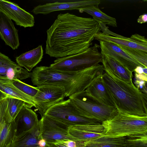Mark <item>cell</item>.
I'll return each mask as SVG.
<instances>
[{
    "label": "cell",
    "instance_id": "cell-41",
    "mask_svg": "<svg viewBox=\"0 0 147 147\" xmlns=\"http://www.w3.org/2000/svg\"></svg>",
    "mask_w": 147,
    "mask_h": 147
},
{
    "label": "cell",
    "instance_id": "cell-16",
    "mask_svg": "<svg viewBox=\"0 0 147 147\" xmlns=\"http://www.w3.org/2000/svg\"><path fill=\"white\" fill-rule=\"evenodd\" d=\"M31 75V72L20 66L0 52V79L21 80L30 78Z\"/></svg>",
    "mask_w": 147,
    "mask_h": 147
},
{
    "label": "cell",
    "instance_id": "cell-10",
    "mask_svg": "<svg viewBox=\"0 0 147 147\" xmlns=\"http://www.w3.org/2000/svg\"><path fill=\"white\" fill-rule=\"evenodd\" d=\"M16 122L9 113L6 97L0 101V147H10L16 135Z\"/></svg>",
    "mask_w": 147,
    "mask_h": 147
},
{
    "label": "cell",
    "instance_id": "cell-37",
    "mask_svg": "<svg viewBox=\"0 0 147 147\" xmlns=\"http://www.w3.org/2000/svg\"><path fill=\"white\" fill-rule=\"evenodd\" d=\"M76 147H84V142H76Z\"/></svg>",
    "mask_w": 147,
    "mask_h": 147
},
{
    "label": "cell",
    "instance_id": "cell-27",
    "mask_svg": "<svg viewBox=\"0 0 147 147\" xmlns=\"http://www.w3.org/2000/svg\"><path fill=\"white\" fill-rule=\"evenodd\" d=\"M7 107L9 113L13 120H14L23 106L26 103L23 101L8 96L6 97Z\"/></svg>",
    "mask_w": 147,
    "mask_h": 147
},
{
    "label": "cell",
    "instance_id": "cell-26",
    "mask_svg": "<svg viewBox=\"0 0 147 147\" xmlns=\"http://www.w3.org/2000/svg\"><path fill=\"white\" fill-rule=\"evenodd\" d=\"M125 138L126 147H147V133L133 134Z\"/></svg>",
    "mask_w": 147,
    "mask_h": 147
},
{
    "label": "cell",
    "instance_id": "cell-3",
    "mask_svg": "<svg viewBox=\"0 0 147 147\" xmlns=\"http://www.w3.org/2000/svg\"><path fill=\"white\" fill-rule=\"evenodd\" d=\"M101 79L119 113L140 116H147V94L132 82L120 79L108 68L104 67Z\"/></svg>",
    "mask_w": 147,
    "mask_h": 147
},
{
    "label": "cell",
    "instance_id": "cell-38",
    "mask_svg": "<svg viewBox=\"0 0 147 147\" xmlns=\"http://www.w3.org/2000/svg\"><path fill=\"white\" fill-rule=\"evenodd\" d=\"M8 96L7 94L0 90V101L3 98Z\"/></svg>",
    "mask_w": 147,
    "mask_h": 147
},
{
    "label": "cell",
    "instance_id": "cell-6",
    "mask_svg": "<svg viewBox=\"0 0 147 147\" xmlns=\"http://www.w3.org/2000/svg\"><path fill=\"white\" fill-rule=\"evenodd\" d=\"M83 91L69 96V98L84 117L102 123L118 113L114 107L103 105L93 101L85 96Z\"/></svg>",
    "mask_w": 147,
    "mask_h": 147
},
{
    "label": "cell",
    "instance_id": "cell-24",
    "mask_svg": "<svg viewBox=\"0 0 147 147\" xmlns=\"http://www.w3.org/2000/svg\"><path fill=\"white\" fill-rule=\"evenodd\" d=\"M78 10L80 13L85 12L91 15L98 23H102L114 27H117L116 19L102 11L98 8V5L86 6L80 8Z\"/></svg>",
    "mask_w": 147,
    "mask_h": 147
},
{
    "label": "cell",
    "instance_id": "cell-39",
    "mask_svg": "<svg viewBox=\"0 0 147 147\" xmlns=\"http://www.w3.org/2000/svg\"><path fill=\"white\" fill-rule=\"evenodd\" d=\"M45 147H56L53 143L46 142Z\"/></svg>",
    "mask_w": 147,
    "mask_h": 147
},
{
    "label": "cell",
    "instance_id": "cell-32",
    "mask_svg": "<svg viewBox=\"0 0 147 147\" xmlns=\"http://www.w3.org/2000/svg\"><path fill=\"white\" fill-rule=\"evenodd\" d=\"M135 77L136 80H142L147 82V75L143 73L138 74L135 73Z\"/></svg>",
    "mask_w": 147,
    "mask_h": 147
},
{
    "label": "cell",
    "instance_id": "cell-31",
    "mask_svg": "<svg viewBox=\"0 0 147 147\" xmlns=\"http://www.w3.org/2000/svg\"><path fill=\"white\" fill-rule=\"evenodd\" d=\"M67 147H76V142L70 140H56Z\"/></svg>",
    "mask_w": 147,
    "mask_h": 147
},
{
    "label": "cell",
    "instance_id": "cell-36",
    "mask_svg": "<svg viewBox=\"0 0 147 147\" xmlns=\"http://www.w3.org/2000/svg\"><path fill=\"white\" fill-rule=\"evenodd\" d=\"M50 143H53L56 147H67L64 145L61 144L56 141Z\"/></svg>",
    "mask_w": 147,
    "mask_h": 147
},
{
    "label": "cell",
    "instance_id": "cell-11",
    "mask_svg": "<svg viewBox=\"0 0 147 147\" xmlns=\"http://www.w3.org/2000/svg\"><path fill=\"white\" fill-rule=\"evenodd\" d=\"M0 11L14 21L17 25L26 28L34 25L33 16L13 3L0 0Z\"/></svg>",
    "mask_w": 147,
    "mask_h": 147
},
{
    "label": "cell",
    "instance_id": "cell-13",
    "mask_svg": "<svg viewBox=\"0 0 147 147\" xmlns=\"http://www.w3.org/2000/svg\"><path fill=\"white\" fill-rule=\"evenodd\" d=\"M99 47L102 55L107 56L119 62L131 72L138 66L144 67L124 52L117 44L109 42L100 41Z\"/></svg>",
    "mask_w": 147,
    "mask_h": 147
},
{
    "label": "cell",
    "instance_id": "cell-33",
    "mask_svg": "<svg viewBox=\"0 0 147 147\" xmlns=\"http://www.w3.org/2000/svg\"><path fill=\"white\" fill-rule=\"evenodd\" d=\"M137 22L140 24L144 23L147 22V14L144 13L140 16L137 20Z\"/></svg>",
    "mask_w": 147,
    "mask_h": 147
},
{
    "label": "cell",
    "instance_id": "cell-7",
    "mask_svg": "<svg viewBox=\"0 0 147 147\" xmlns=\"http://www.w3.org/2000/svg\"><path fill=\"white\" fill-rule=\"evenodd\" d=\"M45 115L71 127L101 122L84 116L71 100H63L50 108Z\"/></svg>",
    "mask_w": 147,
    "mask_h": 147
},
{
    "label": "cell",
    "instance_id": "cell-23",
    "mask_svg": "<svg viewBox=\"0 0 147 147\" xmlns=\"http://www.w3.org/2000/svg\"><path fill=\"white\" fill-rule=\"evenodd\" d=\"M0 90L8 96L23 101L31 108L35 106L33 98L24 93L14 86L12 80L0 79Z\"/></svg>",
    "mask_w": 147,
    "mask_h": 147
},
{
    "label": "cell",
    "instance_id": "cell-9",
    "mask_svg": "<svg viewBox=\"0 0 147 147\" xmlns=\"http://www.w3.org/2000/svg\"><path fill=\"white\" fill-rule=\"evenodd\" d=\"M69 127L45 115L41 117L39 120L40 130L42 138L45 139L47 142H52L61 140H70L76 141L69 134Z\"/></svg>",
    "mask_w": 147,
    "mask_h": 147
},
{
    "label": "cell",
    "instance_id": "cell-15",
    "mask_svg": "<svg viewBox=\"0 0 147 147\" xmlns=\"http://www.w3.org/2000/svg\"><path fill=\"white\" fill-rule=\"evenodd\" d=\"M104 127L102 123L76 125L70 127L68 130L69 136L76 141L86 142L102 137Z\"/></svg>",
    "mask_w": 147,
    "mask_h": 147
},
{
    "label": "cell",
    "instance_id": "cell-17",
    "mask_svg": "<svg viewBox=\"0 0 147 147\" xmlns=\"http://www.w3.org/2000/svg\"><path fill=\"white\" fill-rule=\"evenodd\" d=\"M101 76L94 81L83 93L85 96L95 102L115 107L107 89L101 79Z\"/></svg>",
    "mask_w": 147,
    "mask_h": 147
},
{
    "label": "cell",
    "instance_id": "cell-30",
    "mask_svg": "<svg viewBox=\"0 0 147 147\" xmlns=\"http://www.w3.org/2000/svg\"><path fill=\"white\" fill-rule=\"evenodd\" d=\"M146 83L147 82L145 81L137 80H136L135 82L136 86L137 88L146 94H147Z\"/></svg>",
    "mask_w": 147,
    "mask_h": 147
},
{
    "label": "cell",
    "instance_id": "cell-19",
    "mask_svg": "<svg viewBox=\"0 0 147 147\" xmlns=\"http://www.w3.org/2000/svg\"><path fill=\"white\" fill-rule=\"evenodd\" d=\"M17 127L16 135L27 131L39 125L38 115L25 104L15 118Z\"/></svg>",
    "mask_w": 147,
    "mask_h": 147
},
{
    "label": "cell",
    "instance_id": "cell-1",
    "mask_svg": "<svg viewBox=\"0 0 147 147\" xmlns=\"http://www.w3.org/2000/svg\"><path fill=\"white\" fill-rule=\"evenodd\" d=\"M100 31L93 18L61 13L47 31L45 53L58 58L82 52L90 47Z\"/></svg>",
    "mask_w": 147,
    "mask_h": 147
},
{
    "label": "cell",
    "instance_id": "cell-35",
    "mask_svg": "<svg viewBox=\"0 0 147 147\" xmlns=\"http://www.w3.org/2000/svg\"><path fill=\"white\" fill-rule=\"evenodd\" d=\"M46 144V140L42 138L38 142V145L40 147H45Z\"/></svg>",
    "mask_w": 147,
    "mask_h": 147
},
{
    "label": "cell",
    "instance_id": "cell-20",
    "mask_svg": "<svg viewBox=\"0 0 147 147\" xmlns=\"http://www.w3.org/2000/svg\"><path fill=\"white\" fill-rule=\"evenodd\" d=\"M42 139L39 125L30 130L16 135L10 147H37L38 141Z\"/></svg>",
    "mask_w": 147,
    "mask_h": 147
},
{
    "label": "cell",
    "instance_id": "cell-12",
    "mask_svg": "<svg viewBox=\"0 0 147 147\" xmlns=\"http://www.w3.org/2000/svg\"><path fill=\"white\" fill-rule=\"evenodd\" d=\"M99 0H83L55 2L39 5L35 7L32 12L35 14L44 15L60 10L77 9L80 8L91 5H98Z\"/></svg>",
    "mask_w": 147,
    "mask_h": 147
},
{
    "label": "cell",
    "instance_id": "cell-14",
    "mask_svg": "<svg viewBox=\"0 0 147 147\" xmlns=\"http://www.w3.org/2000/svg\"><path fill=\"white\" fill-rule=\"evenodd\" d=\"M94 39L100 41L112 42L118 45L136 49L147 52V40L144 36L138 34L127 38L120 35L114 37L100 32L94 36Z\"/></svg>",
    "mask_w": 147,
    "mask_h": 147
},
{
    "label": "cell",
    "instance_id": "cell-18",
    "mask_svg": "<svg viewBox=\"0 0 147 147\" xmlns=\"http://www.w3.org/2000/svg\"><path fill=\"white\" fill-rule=\"evenodd\" d=\"M0 37L5 44L13 50L20 45L18 30L11 20L0 11Z\"/></svg>",
    "mask_w": 147,
    "mask_h": 147
},
{
    "label": "cell",
    "instance_id": "cell-4",
    "mask_svg": "<svg viewBox=\"0 0 147 147\" xmlns=\"http://www.w3.org/2000/svg\"><path fill=\"white\" fill-rule=\"evenodd\" d=\"M102 124L104 128V135L110 137H123L147 133V116H140L118 112Z\"/></svg>",
    "mask_w": 147,
    "mask_h": 147
},
{
    "label": "cell",
    "instance_id": "cell-34",
    "mask_svg": "<svg viewBox=\"0 0 147 147\" xmlns=\"http://www.w3.org/2000/svg\"><path fill=\"white\" fill-rule=\"evenodd\" d=\"M144 68L140 66H138L135 68L134 71L135 72V73L138 74H143V73Z\"/></svg>",
    "mask_w": 147,
    "mask_h": 147
},
{
    "label": "cell",
    "instance_id": "cell-29",
    "mask_svg": "<svg viewBox=\"0 0 147 147\" xmlns=\"http://www.w3.org/2000/svg\"><path fill=\"white\" fill-rule=\"evenodd\" d=\"M13 85L25 94L33 97L36 95L38 87H35L26 84L19 79L12 80Z\"/></svg>",
    "mask_w": 147,
    "mask_h": 147
},
{
    "label": "cell",
    "instance_id": "cell-21",
    "mask_svg": "<svg viewBox=\"0 0 147 147\" xmlns=\"http://www.w3.org/2000/svg\"><path fill=\"white\" fill-rule=\"evenodd\" d=\"M43 55L42 45H39L37 47L17 57L16 61L17 64L30 72L41 61Z\"/></svg>",
    "mask_w": 147,
    "mask_h": 147
},
{
    "label": "cell",
    "instance_id": "cell-25",
    "mask_svg": "<svg viewBox=\"0 0 147 147\" xmlns=\"http://www.w3.org/2000/svg\"><path fill=\"white\" fill-rule=\"evenodd\" d=\"M84 147H126L125 137H113L106 136L84 142Z\"/></svg>",
    "mask_w": 147,
    "mask_h": 147
},
{
    "label": "cell",
    "instance_id": "cell-8",
    "mask_svg": "<svg viewBox=\"0 0 147 147\" xmlns=\"http://www.w3.org/2000/svg\"><path fill=\"white\" fill-rule=\"evenodd\" d=\"M38 87L33 98L35 107L42 117L50 108L64 100L65 92L63 87L57 86L45 85Z\"/></svg>",
    "mask_w": 147,
    "mask_h": 147
},
{
    "label": "cell",
    "instance_id": "cell-2",
    "mask_svg": "<svg viewBox=\"0 0 147 147\" xmlns=\"http://www.w3.org/2000/svg\"><path fill=\"white\" fill-rule=\"evenodd\" d=\"M104 71L103 65L99 64L76 73L58 71L50 66H40L33 69L30 78L33 84L37 87L52 85L63 87L67 97L85 90Z\"/></svg>",
    "mask_w": 147,
    "mask_h": 147
},
{
    "label": "cell",
    "instance_id": "cell-28",
    "mask_svg": "<svg viewBox=\"0 0 147 147\" xmlns=\"http://www.w3.org/2000/svg\"><path fill=\"white\" fill-rule=\"evenodd\" d=\"M118 45L144 67H147V52L136 49Z\"/></svg>",
    "mask_w": 147,
    "mask_h": 147
},
{
    "label": "cell",
    "instance_id": "cell-5",
    "mask_svg": "<svg viewBox=\"0 0 147 147\" xmlns=\"http://www.w3.org/2000/svg\"><path fill=\"white\" fill-rule=\"evenodd\" d=\"M96 44L83 52L73 55L57 58L50 66L59 71L76 73L102 63V54Z\"/></svg>",
    "mask_w": 147,
    "mask_h": 147
},
{
    "label": "cell",
    "instance_id": "cell-40",
    "mask_svg": "<svg viewBox=\"0 0 147 147\" xmlns=\"http://www.w3.org/2000/svg\"><path fill=\"white\" fill-rule=\"evenodd\" d=\"M143 74L147 75V67H145L143 68Z\"/></svg>",
    "mask_w": 147,
    "mask_h": 147
},
{
    "label": "cell",
    "instance_id": "cell-22",
    "mask_svg": "<svg viewBox=\"0 0 147 147\" xmlns=\"http://www.w3.org/2000/svg\"><path fill=\"white\" fill-rule=\"evenodd\" d=\"M102 63L104 67L109 69L116 76L127 82H132V72L117 61L109 57L102 55Z\"/></svg>",
    "mask_w": 147,
    "mask_h": 147
}]
</instances>
